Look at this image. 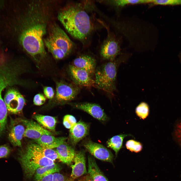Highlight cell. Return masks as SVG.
<instances>
[{
    "label": "cell",
    "mask_w": 181,
    "mask_h": 181,
    "mask_svg": "<svg viewBox=\"0 0 181 181\" xmlns=\"http://www.w3.org/2000/svg\"><path fill=\"white\" fill-rule=\"evenodd\" d=\"M23 8L21 2L10 0L0 12V43L19 47L35 59L46 54L43 37L48 16L42 3L32 2Z\"/></svg>",
    "instance_id": "cell-1"
},
{
    "label": "cell",
    "mask_w": 181,
    "mask_h": 181,
    "mask_svg": "<svg viewBox=\"0 0 181 181\" xmlns=\"http://www.w3.org/2000/svg\"><path fill=\"white\" fill-rule=\"evenodd\" d=\"M58 18L68 32L80 41L86 39L92 30L90 18L81 4H67L59 12Z\"/></svg>",
    "instance_id": "cell-2"
},
{
    "label": "cell",
    "mask_w": 181,
    "mask_h": 181,
    "mask_svg": "<svg viewBox=\"0 0 181 181\" xmlns=\"http://www.w3.org/2000/svg\"><path fill=\"white\" fill-rule=\"evenodd\" d=\"M42 149L36 143H30L19 153L18 159L26 178H31L38 168L55 163L44 156Z\"/></svg>",
    "instance_id": "cell-3"
},
{
    "label": "cell",
    "mask_w": 181,
    "mask_h": 181,
    "mask_svg": "<svg viewBox=\"0 0 181 181\" xmlns=\"http://www.w3.org/2000/svg\"><path fill=\"white\" fill-rule=\"evenodd\" d=\"M125 55L103 64L95 72V86L111 95L116 90V81L119 66L127 60Z\"/></svg>",
    "instance_id": "cell-4"
},
{
    "label": "cell",
    "mask_w": 181,
    "mask_h": 181,
    "mask_svg": "<svg viewBox=\"0 0 181 181\" xmlns=\"http://www.w3.org/2000/svg\"><path fill=\"white\" fill-rule=\"evenodd\" d=\"M46 38L63 51L67 56L71 52L74 47L73 43L65 33L56 24L51 27L49 35Z\"/></svg>",
    "instance_id": "cell-5"
},
{
    "label": "cell",
    "mask_w": 181,
    "mask_h": 181,
    "mask_svg": "<svg viewBox=\"0 0 181 181\" xmlns=\"http://www.w3.org/2000/svg\"><path fill=\"white\" fill-rule=\"evenodd\" d=\"M4 100L8 111L12 114L20 113L25 104L23 96L16 89H9L5 94Z\"/></svg>",
    "instance_id": "cell-6"
},
{
    "label": "cell",
    "mask_w": 181,
    "mask_h": 181,
    "mask_svg": "<svg viewBox=\"0 0 181 181\" xmlns=\"http://www.w3.org/2000/svg\"><path fill=\"white\" fill-rule=\"evenodd\" d=\"M120 51L118 41L115 36L109 34L101 47L100 54L103 58L113 61L120 53Z\"/></svg>",
    "instance_id": "cell-7"
},
{
    "label": "cell",
    "mask_w": 181,
    "mask_h": 181,
    "mask_svg": "<svg viewBox=\"0 0 181 181\" xmlns=\"http://www.w3.org/2000/svg\"><path fill=\"white\" fill-rule=\"evenodd\" d=\"M86 149L94 157L100 160L112 163L114 156L103 145L89 140L84 144Z\"/></svg>",
    "instance_id": "cell-8"
},
{
    "label": "cell",
    "mask_w": 181,
    "mask_h": 181,
    "mask_svg": "<svg viewBox=\"0 0 181 181\" xmlns=\"http://www.w3.org/2000/svg\"><path fill=\"white\" fill-rule=\"evenodd\" d=\"M80 89L77 86L62 81L56 83V97L60 101H68L74 99Z\"/></svg>",
    "instance_id": "cell-9"
},
{
    "label": "cell",
    "mask_w": 181,
    "mask_h": 181,
    "mask_svg": "<svg viewBox=\"0 0 181 181\" xmlns=\"http://www.w3.org/2000/svg\"><path fill=\"white\" fill-rule=\"evenodd\" d=\"M69 70L72 80L76 84L88 87L95 86V80L87 71L73 65L69 66Z\"/></svg>",
    "instance_id": "cell-10"
},
{
    "label": "cell",
    "mask_w": 181,
    "mask_h": 181,
    "mask_svg": "<svg viewBox=\"0 0 181 181\" xmlns=\"http://www.w3.org/2000/svg\"><path fill=\"white\" fill-rule=\"evenodd\" d=\"M21 120L26 127L23 137L35 140L44 135H52L51 132L44 128L35 121L22 119Z\"/></svg>",
    "instance_id": "cell-11"
},
{
    "label": "cell",
    "mask_w": 181,
    "mask_h": 181,
    "mask_svg": "<svg viewBox=\"0 0 181 181\" xmlns=\"http://www.w3.org/2000/svg\"><path fill=\"white\" fill-rule=\"evenodd\" d=\"M20 119L11 120L8 138L10 141L14 146L21 147V141L23 137L25 128L21 124Z\"/></svg>",
    "instance_id": "cell-12"
},
{
    "label": "cell",
    "mask_w": 181,
    "mask_h": 181,
    "mask_svg": "<svg viewBox=\"0 0 181 181\" xmlns=\"http://www.w3.org/2000/svg\"><path fill=\"white\" fill-rule=\"evenodd\" d=\"M84 152L82 151L75 152L73 161L74 164H71L72 171L70 178L74 180L76 179L87 173Z\"/></svg>",
    "instance_id": "cell-13"
},
{
    "label": "cell",
    "mask_w": 181,
    "mask_h": 181,
    "mask_svg": "<svg viewBox=\"0 0 181 181\" xmlns=\"http://www.w3.org/2000/svg\"><path fill=\"white\" fill-rule=\"evenodd\" d=\"M75 108L81 110L88 113L94 118L101 121L107 119L106 114L98 104L89 103H74L72 104Z\"/></svg>",
    "instance_id": "cell-14"
},
{
    "label": "cell",
    "mask_w": 181,
    "mask_h": 181,
    "mask_svg": "<svg viewBox=\"0 0 181 181\" xmlns=\"http://www.w3.org/2000/svg\"><path fill=\"white\" fill-rule=\"evenodd\" d=\"M9 84L7 79L0 76V138L6 129L8 111L4 100L2 98V92Z\"/></svg>",
    "instance_id": "cell-15"
},
{
    "label": "cell",
    "mask_w": 181,
    "mask_h": 181,
    "mask_svg": "<svg viewBox=\"0 0 181 181\" xmlns=\"http://www.w3.org/2000/svg\"><path fill=\"white\" fill-rule=\"evenodd\" d=\"M89 126L81 121L76 123L69 131V137L72 144L75 146L77 143L88 134Z\"/></svg>",
    "instance_id": "cell-16"
},
{
    "label": "cell",
    "mask_w": 181,
    "mask_h": 181,
    "mask_svg": "<svg viewBox=\"0 0 181 181\" xmlns=\"http://www.w3.org/2000/svg\"><path fill=\"white\" fill-rule=\"evenodd\" d=\"M55 150L61 162L68 165H71L75 152L72 147L65 142L56 148Z\"/></svg>",
    "instance_id": "cell-17"
},
{
    "label": "cell",
    "mask_w": 181,
    "mask_h": 181,
    "mask_svg": "<svg viewBox=\"0 0 181 181\" xmlns=\"http://www.w3.org/2000/svg\"><path fill=\"white\" fill-rule=\"evenodd\" d=\"M66 139L67 138L65 137L56 138L52 135L46 134L35 140L36 144L42 147L52 149L65 143Z\"/></svg>",
    "instance_id": "cell-18"
},
{
    "label": "cell",
    "mask_w": 181,
    "mask_h": 181,
    "mask_svg": "<svg viewBox=\"0 0 181 181\" xmlns=\"http://www.w3.org/2000/svg\"><path fill=\"white\" fill-rule=\"evenodd\" d=\"M73 64L76 67L86 71L91 75L95 72L96 60L89 56L83 55L76 58L73 61Z\"/></svg>",
    "instance_id": "cell-19"
},
{
    "label": "cell",
    "mask_w": 181,
    "mask_h": 181,
    "mask_svg": "<svg viewBox=\"0 0 181 181\" xmlns=\"http://www.w3.org/2000/svg\"><path fill=\"white\" fill-rule=\"evenodd\" d=\"M88 175L94 181H108L100 170L95 159L90 156L88 157Z\"/></svg>",
    "instance_id": "cell-20"
},
{
    "label": "cell",
    "mask_w": 181,
    "mask_h": 181,
    "mask_svg": "<svg viewBox=\"0 0 181 181\" xmlns=\"http://www.w3.org/2000/svg\"><path fill=\"white\" fill-rule=\"evenodd\" d=\"M61 169L60 166L55 163L52 165L39 168L37 169L34 174V180L37 181L49 174L59 173Z\"/></svg>",
    "instance_id": "cell-21"
},
{
    "label": "cell",
    "mask_w": 181,
    "mask_h": 181,
    "mask_svg": "<svg viewBox=\"0 0 181 181\" xmlns=\"http://www.w3.org/2000/svg\"><path fill=\"white\" fill-rule=\"evenodd\" d=\"M40 124L45 128L52 131H54L57 122L56 118L53 117L39 114L33 116Z\"/></svg>",
    "instance_id": "cell-22"
},
{
    "label": "cell",
    "mask_w": 181,
    "mask_h": 181,
    "mask_svg": "<svg viewBox=\"0 0 181 181\" xmlns=\"http://www.w3.org/2000/svg\"><path fill=\"white\" fill-rule=\"evenodd\" d=\"M130 134H121L114 136L109 140L107 142V146L113 150L115 152L117 157L118 152L122 147L123 140L124 138Z\"/></svg>",
    "instance_id": "cell-23"
},
{
    "label": "cell",
    "mask_w": 181,
    "mask_h": 181,
    "mask_svg": "<svg viewBox=\"0 0 181 181\" xmlns=\"http://www.w3.org/2000/svg\"><path fill=\"white\" fill-rule=\"evenodd\" d=\"M43 41L44 46L55 58L61 59L67 56L63 51L54 46L46 38H43Z\"/></svg>",
    "instance_id": "cell-24"
},
{
    "label": "cell",
    "mask_w": 181,
    "mask_h": 181,
    "mask_svg": "<svg viewBox=\"0 0 181 181\" xmlns=\"http://www.w3.org/2000/svg\"><path fill=\"white\" fill-rule=\"evenodd\" d=\"M110 1L111 4L118 7H123L129 5L150 4L152 0H115Z\"/></svg>",
    "instance_id": "cell-25"
},
{
    "label": "cell",
    "mask_w": 181,
    "mask_h": 181,
    "mask_svg": "<svg viewBox=\"0 0 181 181\" xmlns=\"http://www.w3.org/2000/svg\"><path fill=\"white\" fill-rule=\"evenodd\" d=\"M135 111L137 115L140 118L144 119L148 116L149 114V105L145 102H142L137 107Z\"/></svg>",
    "instance_id": "cell-26"
},
{
    "label": "cell",
    "mask_w": 181,
    "mask_h": 181,
    "mask_svg": "<svg viewBox=\"0 0 181 181\" xmlns=\"http://www.w3.org/2000/svg\"><path fill=\"white\" fill-rule=\"evenodd\" d=\"M125 146L127 149L131 152L135 153L141 151L143 148L142 145L141 143L133 140L127 141Z\"/></svg>",
    "instance_id": "cell-27"
},
{
    "label": "cell",
    "mask_w": 181,
    "mask_h": 181,
    "mask_svg": "<svg viewBox=\"0 0 181 181\" xmlns=\"http://www.w3.org/2000/svg\"><path fill=\"white\" fill-rule=\"evenodd\" d=\"M151 5L181 6V0H152Z\"/></svg>",
    "instance_id": "cell-28"
},
{
    "label": "cell",
    "mask_w": 181,
    "mask_h": 181,
    "mask_svg": "<svg viewBox=\"0 0 181 181\" xmlns=\"http://www.w3.org/2000/svg\"><path fill=\"white\" fill-rule=\"evenodd\" d=\"M173 134L175 141L181 146V119L176 123L174 129Z\"/></svg>",
    "instance_id": "cell-29"
},
{
    "label": "cell",
    "mask_w": 181,
    "mask_h": 181,
    "mask_svg": "<svg viewBox=\"0 0 181 181\" xmlns=\"http://www.w3.org/2000/svg\"><path fill=\"white\" fill-rule=\"evenodd\" d=\"M76 123L75 118L71 115H65L63 119V123L64 126L67 129H70Z\"/></svg>",
    "instance_id": "cell-30"
},
{
    "label": "cell",
    "mask_w": 181,
    "mask_h": 181,
    "mask_svg": "<svg viewBox=\"0 0 181 181\" xmlns=\"http://www.w3.org/2000/svg\"><path fill=\"white\" fill-rule=\"evenodd\" d=\"M42 148V153L44 157L54 161L58 159V155L55 150Z\"/></svg>",
    "instance_id": "cell-31"
},
{
    "label": "cell",
    "mask_w": 181,
    "mask_h": 181,
    "mask_svg": "<svg viewBox=\"0 0 181 181\" xmlns=\"http://www.w3.org/2000/svg\"><path fill=\"white\" fill-rule=\"evenodd\" d=\"M11 151L10 148L7 145L0 146V158L7 157L10 154Z\"/></svg>",
    "instance_id": "cell-32"
},
{
    "label": "cell",
    "mask_w": 181,
    "mask_h": 181,
    "mask_svg": "<svg viewBox=\"0 0 181 181\" xmlns=\"http://www.w3.org/2000/svg\"><path fill=\"white\" fill-rule=\"evenodd\" d=\"M46 100V98L43 94H38L35 95L33 98L34 104L37 106H40L43 104Z\"/></svg>",
    "instance_id": "cell-33"
},
{
    "label": "cell",
    "mask_w": 181,
    "mask_h": 181,
    "mask_svg": "<svg viewBox=\"0 0 181 181\" xmlns=\"http://www.w3.org/2000/svg\"><path fill=\"white\" fill-rule=\"evenodd\" d=\"M53 181H74V180L59 173H56L53 174Z\"/></svg>",
    "instance_id": "cell-34"
},
{
    "label": "cell",
    "mask_w": 181,
    "mask_h": 181,
    "mask_svg": "<svg viewBox=\"0 0 181 181\" xmlns=\"http://www.w3.org/2000/svg\"><path fill=\"white\" fill-rule=\"evenodd\" d=\"M43 91L46 96L49 99H52L54 97L55 93L53 88L50 86H45L43 88Z\"/></svg>",
    "instance_id": "cell-35"
},
{
    "label": "cell",
    "mask_w": 181,
    "mask_h": 181,
    "mask_svg": "<svg viewBox=\"0 0 181 181\" xmlns=\"http://www.w3.org/2000/svg\"><path fill=\"white\" fill-rule=\"evenodd\" d=\"M53 174L48 175L37 181H53Z\"/></svg>",
    "instance_id": "cell-36"
},
{
    "label": "cell",
    "mask_w": 181,
    "mask_h": 181,
    "mask_svg": "<svg viewBox=\"0 0 181 181\" xmlns=\"http://www.w3.org/2000/svg\"><path fill=\"white\" fill-rule=\"evenodd\" d=\"M6 3V0H0V11L4 8Z\"/></svg>",
    "instance_id": "cell-37"
},
{
    "label": "cell",
    "mask_w": 181,
    "mask_h": 181,
    "mask_svg": "<svg viewBox=\"0 0 181 181\" xmlns=\"http://www.w3.org/2000/svg\"><path fill=\"white\" fill-rule=\"evenodd\" d=\"M82 177L84 181H94L88 175L84 176Z\"/></svg>",
    "instance_id": "cell-38"
},
{
    "label": "cell",
    "mask_w": 181,
    "mask_h": 181,
    "mask_svg": "<svg viewBox=\"0 0 181 181\" xmlns=\"http://www.w3.org/2000/svg\"><path fill=\"white\" fill-rule=\"evenodd\" d=\"M78 181H84L82 177L80 179H79Z\"/></svg>",
    "instance_id": "cell-39"
},
{
    "label": "cell",
    "mask_w": 181,
    "mask_h": 181,
    "mask_svg": "<svg viewBox=\"0 0 181 181\" xmlns=\"http://www.w3.org/2000/svg\"><path fill=\"white\" fill-rule=\"evenodd\" d=\"M1 65H4V66H6L8 67H10L11 68H12L13 70H14L12 68H11V67H9L8 66H5V65H0V66H1ZM14 71H15V72H16H16H15V71L14 70Z\"/></svg>",
    "instance_id": "cell-40"
},
{
    "label": "cell",
    "mask_w": 181,
    "mask_h": 181,
    "mask_svg": "<svg viewBox=\"0 0 181 181\" xmlns=\"http://www.w3.org/2000/svg\"><path fill=\"white\" fill-rule=\"evenodd\" d=\"M181 56L180 58H181V56Z\"/></svg>",
    "instance_id": "cell-41"
}]
</instances>
